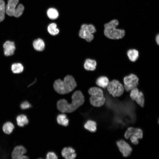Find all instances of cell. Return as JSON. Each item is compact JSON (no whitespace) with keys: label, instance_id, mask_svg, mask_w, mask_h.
Wrapping results in <instances>:
<instances>
[{"label":"cell","instance_id":"6da1fadb","mask_svg":"<svg viewBox=\"0 0 159 159\" xmlns=\"http://www.w3.org/2000/svg\"><path fill=\"white\" fill-rule=\"evenodd\" d=\"M72 102L69 103L65 99L59 100L57 103L58 110L62 113H72L76 110L84 102V96L80 90L74 92L72 96Z\"/></svg>","mask_w":159,"mask_h":159},{"label":"cell","instance_id":"7a4b0ae2","mask_svg":"<svg viewBox=\"0 0 159 159\" xmlns=\"http://www.w3.org/2000/svg\"><path fill=\"white\" fill-rule=\"evenodd\" d=\"M77 86L74 77L71 75L65 76L63 80L58 79L54 82L53 87L58 93L63 95L68 93L73 90Z\"/></svg>","mask_w":159,"mask_h":159},{"label":"cell","instance_id":"3957f363","mask_svg":"<svg viewBox=\"0 0 159 159\" xmlns=\"http://www.w3.org/2000/svg\"><path fill=\"white\" fill-rule=\"evenodd\" d=\"M119 21L116 19L111 20L104 25V34L107 38L111 40H119L125 36V31L123 29L116 27L119 24Z\"/></svg>","mask_w":159,"mask_h":159},{"label":"cell","instance_id":"277c9868","mask_svg":"<svg viewBox=\"0 0 159 159\" xmlns=\"http://www.w3.org/2000/svg\"><path fill=\"white\" fill-rule=\"evenodd\" d=\"M88 92L91 95L90 101L92 105L99 107L105 104L106 99L103 91L101 88L97 87H92L89 89Z\"/></svg>","mask_w":159,"mask_h":159},{"label":"cell","instance_id":"5b68a950","mask_svg":"<svg viewBox=\"0 0 159 159\" xmlns=\"http://www.w3.org/2000/svg\"><path fill=\"white\" fill-rule=\"evenodd\" d=\"M19 0H8L6 6V12L10 16L19 17L22 14L24 7L21 4L17 6Z\"/></svg>","mask_w":159,"mask_h":159},{"label":"cell","instance_id":"8992f818","mask_svg":"<svg viewBox=\"0 0 159 159\" xmlns=\"http://www.w3.org/2000/svg\"><path fill=\"white\" fill-rule=\"evenodd\" d=\"M106 88L109 93L114 97H120L125 91L123 85L115 79L110 81Z\"/></svg>","mask_w":159,"mask_h":159},{"label":"cell","instance_id":"52a82bcc","mask_svg":"<svg viewBox=\"0 0 159 159\" xmlns=\"http://www.w3.org/2000/svg\"><path fill=\"white\" fill-rule=\"evenodd\" d=\"M124 136L127 139L130 138L131 143L136 145L139 143L138 139L143 138V130L140 128L130 127L126 130Z\"/></svg>","mask_w":159,"mask_h":159},{"label":"cell","instance_id":"ba28073f","mask_svg":"<svg viewBox=\"0 0 159 159\" xmlns=\"http://www.w3.org/2000/svg\"><path fill=\"white\" fill-rule=\"evenodd\" d=\"M138 81L137 76L133 73L125 76L123 79L125 90L127 92H129L133 89L137 87L139 84Z\"/></svg>","mask_w":159,"mask_h":159},{"label":"cell","instance_id":"9c48e42d","mask_svg":"<svg viewBox=\"0 0 159 159\" xmlns=\"http://www.w3.org/2000/svg\"><path fill=\"white\" fill-rule=\"evenodd\" d=\"M117 146L123 156L126 157L129 156L132 151L130 145L123 140H120L116 142Z\"/></svg>","mask_w":159,"mask_h":159},{"label":"cell","instance_id":"30bf717a","mask_svg":"<svg viewBox=\"0 0 159 159\" xmlns=\"http://www.w3.org/2000/svg\"><path fill=\"white\" fill-rule=\"evenodd\" d=\"M4 55L7 56L13 55L16 47L14 42L10 40L6 41L3 44Z\"/></svg>","mask_w":159,"mask_h":159},{"label":"cell","instance_id":"8fae6325","mask_svg":"<svg viewBox=\"0 0 159 159\" xmlns=\"http://www.w3.org/2000/svg\"><path fill=\"white\" fill-rule=\"evenodd\" d=\"M86 24H82L79 32V37L85 39L87 42H90L94 39L93 34L90 33L86 29Z\"/></svg>","mask_w":159,"mask_h":159},{"label":"cell","instance_id":"7c38bea8","mask_svg":"<svg viewBox=\"0 0 159 159\" xmlns=\"http://www.w3.org/2000/svg\"><path fill=\"white\" fill-rule=\"evenodd\" d=\"M61 154L66 159H74L76 157L74 150L71 147L64 148L61 151Z\"/></svg>","mask_w":159,"mask_h":159},{"label":"cell","instance_id":"4fadbf2b","mask_svg":"<svg viewBox=\"0 0 159 159\" xmlns=\"http://www.w3.org/2000/svg\"><path fill=\"white\" fill-rule=\"evenodd\" d=\"M26 152V149L22 145L17 146L14 149L11 157L13 159H19Z\"/></svg>","mask_w":159,"mask_h":159},{"label":"cell","instance_id":"5bb4252c","mask_svg":"<svg viewBox=\"0 0 159 159\" xmlns=\"http://www.w3.org/2000/svg\"><path fill=\"white\" fill-rule=\"evenodd\" d=\"M32 45L34 49L38 52L43 51L45 47L44 41L40 38L34 39L32 42Z\"/></svg>","mask_w":159,"mask_h":159},{"label":"cell","instance_id":"9a60e30c","mask_svg":"<svg viewBox=\"0 0 159 159\" xmlns=\"http://www.w3.org/2000/svg\"><path fill=\"white\" fill-rule=\"evenodd\" d=\"M108 78L105 76L102 75L96 79V84L100 87L104 89L106 88L109 82Z\"/></svg>","mask_w":159,"mask_h":159},{"label":"cell","instance_id":"2e32d148","mask_svg":"<svg viewBox=\"0 0 159 159\" xmlns=\"http://www.w3.org/2000/svg\"><path fill=\"white\" fill-rule=\"evenodd\" d=\"M126 54L129 60L132 62H135L139 57V52L135 49H129L127 51Z\"/></svg>","mask_w":159,"mask_h":159},{"label":"cell","instance_id":"e0dca14e","mask_svg":"<svg viewBox=\"0 0 159 159\" xmlns=\"http://www.w3.org/2000/svg\"><path fill=\"white\" fill-rule=\"evenodd\" d=\"M97 64V62L95 60L88 58L85 62L84 67L87 70L93 71L95 69Z\"/></svg>","mask_w":159,"mask_h":159},{"label":"cell","instance_id":"ac0fdd59","mask_svg":"<svg viewBox=\"0 0 159 159\" xmlns=\"http://www.w3.org/2000/svg\"><path fill=\"white\" fill-rule=\"evenodd\" d=\"M57 121L59 124L64 126H67L69 124V120L64 114L58 115L57 117Z\"/></svg>","mask_w":159,"mask_h":159},{"label":"cell","instance_id":"d6986e66","mask_svg":"<svg viewBox=\"0 0 159 159\" xmlns=\"http://www.w3.org/2000/svg\"><path fill=\"white\" fill-rule=\"evenodd\" d=\"M84 127L88 131L92 132H95L97 130V123L95 121L89 120L85 123Z\"/></svg>","mask_w":159,"mask_h":159},{"label":"cell","instance_id":"ffe728a7","mask_svg":"<svg viewBox=\"0 0 159 159\" xmlns=\"http://www.w3.org/2000/svg\"><path fill=\"white\" fill-rule=\"evenodd\" d=\"M47 30L49 34L52 36L56 35L59 32V29L57 28V25L55 23L50 24L47 26Z\"/></svg>","mask_w":159,"mask_h":159},{"label":"cell","instance_id":"44dd1931","mask_svg":"<svg viewBox=\"0 0 159 159\" xmlns=\"http://www.w3.org/2000/svg\"><path fill=\"white\" fill-rule=\"evenodd\" d=\"M47 14L48 17L52 20L56 19L59 16L58 11L54 8H49L47 11Z\"/></svg>","mask_w":159,"mask_h":159},{"label":"cell","instance_id":"7402d4cb","mask_svg":"<svg viewBox=\"0 0 159 159\" xmlns=\"http://www.w3.org/2000/svg\"><path fill=\"white\" fill-rule=\"evenodd\" d=\"M24 66L20 63L15 62L12 64L11 69L14 74H19L22 72L24 70Z\"/></svg>","mask_w":159,"mask_h":159},{"label":"cell","instance_id":"603a6c76","mask_svg":"<svg viewBox=\"0 0 159 159\" xmlns=\"http://www.w3.org/2000/svg\"><path fill=\"white\" fill-rule=\"evenodd\" d=\"M16 121L17 125L20 127H23L25 125H27L29 120L27 117L24 115H19L17 117Z\"/></svg>","mask_w":159,"mask_h":159},{"label":"cell","instance_id":"cb8c5ba5","mask_svg":"<svg viewBox=\"0 0 159 159\" xmlns=\"http://www.w3.org/2000/svg\"><path fill=\"white\" fill-rule=\"evenodd\" d=\"M14 125L10 122H7L5 123L2 127L4 132L7 134L11 133L14 128Z\"/></svg>","mask_w":159,"mask_h":159},{"label":"cell","instance_id":"d4e9b609","mask_svg":"<svg viewBox=\"0 0 159 159\" xmlns=\"http://www.w3.org/2000/svg\"><path fill=\"white\" fill-rule=\"evenodd\" d=\"M135 100L141 107H143L145 100L144 94L142 91H139V93Z\"/></svg>","mask_w":159,"mask_h":159},{"label":"cell","instance_id":"484cf974","mask_svg":"<svg viewBox=\"0 0 159 159\" xmlns=\"http://www.w3.org/2000/svg\"><path fill=\"white\" fill-rule=\"evenodd\" d=\"M6 6L4 1L0 0V22L3 21L5 17Z\"/></svg>","mask_w":159,"mask_h":159},{"label":"cell","instance_id":"4316f807","mask_svg":"<svg viewBox=\"0 0 159 159\" xmlns=\"http://www.w3.org/2000/svg\"><path fill=\"white\" fill-rule=\"evenodd\" d=\"M139 92V89L135 87L132 89L130 93V97L132 100H135V99L138 95Z\"/></svg>","mask_w":159,"mask_h":159},{"label":"cell","instance_id":"83f0119b","mask_svg":"<svg viewBox=\"0 0 159 159\" xmlns=\"http://www.w3.org/2000/svg\"><path fill=\"white\" fill-rule=\"evenodd\" d=\"M86 29L91 33L93 34L96 32V29L94 26L92 24H86Z\"/></svg>","mask_w":159,"mask_h":159},{"label":"cell","instance_id":"f1b7e54d","mask_svg":"<svg viewBox=\"0 0 159 159\" xmlns=\"http://www.w3.org/2000/svg\"><path fill=\"white\" fill-rule=\"evenodd\" d=\"M31 107V105L27 101L23 102L20 105V107L22 109H26Z\"/></svg>","mask_w":159,"mask_h":159},{"label":"cell","instance_id":"f546056e","mask_svg":"<svg viewBox=\"0 0 159 159\" xmlns=\"http://www.w3.org/2000/svg\"><path fill=\"white\" fill-rule=\"evenodd\" d=\"M46 158L47 159H57L58 158V157L54 153L50 152H48L47 154Z\"/></svg>","mask_w":159,"mask_h":159},{"label":"cell","instance_id":"4dcf8cb0","mask_svg":"<svg viewBox=\"0 0 159 159\" xmlns=\"http://www.w3.org/2000/svg\"><path fill=\"white\" fill-rule=\"evenodd\" d=\"M155 41L157 44L159 45V34H158L156 35L155 37Z\"/></svg>","mask_w":159,"mask_h":159},{"label":"cell","instance_id":"1f68e13d","mask_svg":"<svg viewBox=\"0 0 159 159\" xmlns=\"http://www.w3.org/2000/svg\"><path fill=\"white\" fill-rule=\"evenodd\" d=\"M28 157L25 155H22L20 159H28Z\"/></svg>","mask_w":159,"mask_h":159}]
</instances>
